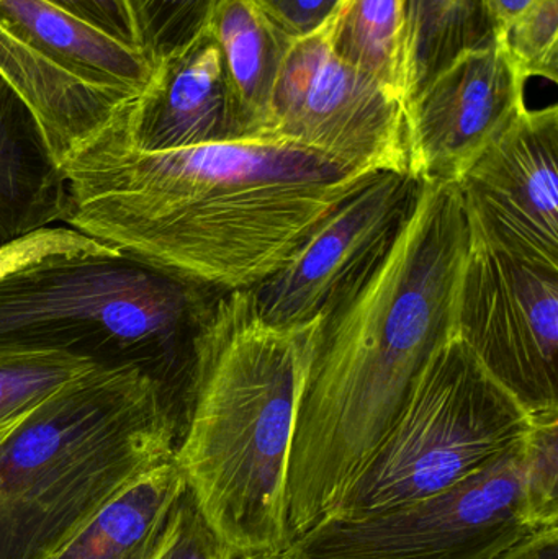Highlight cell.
Returning <instances> with one entry per match:
<instances>
[{"label":"cell","mask_w":558,"mask_h":559,"mask_svg":"<svg viewBox=\"0 0 558 559\" xmlns=\"http://www.w3.org/2000/svg\"><path fill=\"white\" fill-rule=\"evenodd\" d=\"M118 124L61 164L62 223L219 293L277 274L379 174L275 138L143 153L124 143Z\"/></svg>","instance_id":"cell-1"},{"label":"cell","mask_w":558,"mask_h":559,"mask_svg":"<svg viewBox=\"0 0 558 559\" xmlns=\"http://www.w3.org/2000/svg\"><path fill=\"white\" fill-rule=\"evenodd\" d=\"M471 251L458 186L419 182L382 264L321 319L287 468L292 540L340 508L436 348L454 332Z\"/></svg>","instance_id":"cell-2"},{"label":"cell","mask_w":558,"mask_h":559,"mask_svg":"<svg viewBox=\"0 0 558 559\" xmlns=\"http://www.w3.org/2000/svg\"><path fill=\"white\" fill-rule=\"evenodd\" d=\"M320 322L269 324L238 289L219 295L197 338L176 463L235 558L290 547L288 453Z\"/></svg>","instance_id":"cell-3"},{"label":"cell","mask_w":558,"mask_h":559,"mask_svg":"<svg viewBox=\"0 0 558 559\" xmlns=\"http://www.w3.org/2000/svg\"><path fill=\"white\" fill-rule=\"evenodd\" d=\"M182 411L140 368L94 367L0 442V559H51L131 483L176 459Z\"/></svg>","instance_id":"cell-4"},{"label":"cell","mask_w":558,"mask_h":559,"mask_svg":"<svg viewBox=\"0 0 558 559\" xmlns=\"http://www.w3.org/2000/svg\"><path fill=\"white\" fill-rule=\"evenodd\" d=\"M222 293L117 249L38 259L0 280V352H59L150 374L182 411Z\"/></svg>","instance_id":"cell-5"},{"label":"cell","mask_w":558,"mask_h":559,"mask_svg":"<svg viewBox=\"0 0 558 559\" xmlns=\"http://www.w3.org/2000/svg\"><path fill=\"white\" fill-rule=\"evenodd\" d=\"M534 426L536 417L452 332L327 521L369 518L448 491L524 445Z\"/></svg>","instance_id":"cell-6"},{"label":"cell","mask_w":558,"mask_h":559,"mask_svg":"<svg viewBox=\"0 0 558 559\" xmlns=\"http://www.w3.org/2000/svg\"><path fill=\"white\" fill-rule=\"evenodd\" d=\"M526 445L431 498L369 518L320 522L282 557L494 559L530 532L558 524V512L537 492Z\"/></svg>","instance_id":"cell-7"},{"label":"cell","mask_w":558,"mask_h":559,"mask_svg":"<svg viewBox=\"0 0 558 559\" xmlns=\"http://www.w3.org/2000/svg\"><path fill=\"white\" fill-rule=\"evenodd\" d=\"M269 136L363 173H408L405 104L337 58L323 28L295 39L272 95Z\"/></svg>","instance_id":"cell-8"},{"label":"cell","mask_w":558,"mask_h":559,"mask_svg":"<svg viewBox=\"0 0 558 559\" xmlns=\"http://www.w3.org/2000/svg\"><path fill=\"white\" fill-rule=\"evenodd\" d=\"M454 332L534 417L558 413V269L471 246Z\"/></svg>","instance_id":"cell-9"},{"label":"cell","mask_w":558,"mask_h":559,"mask_svg":"<svg viewBox=\"0 0 558 559\" xmlns=\"http://www.w3.org/2000/svg\"><path fill=\"white\" fill-rule=\"evenodd\" d=\"M419 180L379 173L347 197L284 269L249 288L269 324L301 325L327 318L382 264L408 222Z\"/></svg>","instance_id":"cell-10"},{"label":"cell","mask_w":558,"mask_h":559,"mask_svg":"<svg viewBox=\"0 0 558 559\" xmlns=\"http://www.w3.org/2000/svg\"><path fill=\"white\" fill-rule=\"evenodd\" d=\"M472 248L558 269V107L524 110L455 182Z\"/></svg>","instance_id":"cell-11"},{"label":"cell","mask_w":558,"mask_h":559,"mask_svg":"<svg viewBox=\"0 0 558 559\" xmlns=\"http://www.w3.org/2000/svg\"><path fill=\"white\" fill-rule=\"evenodd\" d=\"M524 87L498 41L459 56L406 104L409 176L458 182L526 110Z\"/></svg>","instance_id":"cell-12"},{"label":"cell","mask_w":558,"mask_h":559,"mask_svg":"<svg viewBox=\"0 0 558 559\" xmlns=\"http://www.w3.org/2000/svg\"><path fill=\"white\" fill-rule=\"evenodd\" d=\"M118 133L143 153L246 140L225 61L209 28L154 68Z\"/></svg>","instance_id":"cell-13"},{"label":"cell","mask_w":558,"mask_h":559,"mask_svg":"<svg viewBox=\"0 0 558 559\" xmlns=\"http://www.w3.org/2000/svg\"><path fill=\"white\" fill-rule=\"evenodd\" d=\"M0 79L25 105L59 166L120 123L140 95L81 81L2 26Z\"/></svg>","instance_id":"cell-14"},{"label":"cell","mask_w":558,"mask_h":559,"mask_svg":"<svg viewBox=\"0 0 558 559\" xmlns=\"http://www.w3.org/2000/svg\"><path fill=\"white\" fill-rule=\"evenodd\" d=\"M0 26L88 84L141 94L153 79V66L138 49L45 0H0Z\"/></svg>","instance_id":"cell-15"},{"label":"cell","mask_w":558,"mask_h":559,"mask_svg":"<svg viewBox=\"0 0 558 559\" xmlns=\"http://www.w3.org/2000/svg\"><path fill=\"white\" fill-rule=\"evenodd\" d=\"M66 190L35 120L0 79V248L62 222Z\"/></svg>","instance_id":"cell-16"},{"label":"cell","mask_w":558,"mask_h":559,"mask_svg":"<svg viewBox=\"0 0 558 559\" xmlns=\"http://www.w3.org/2000/svg\"><path fill=\"white\" fill-rule=\"evenodd\" d=\"M206 28L222 51L246 140L271 138L272 95L295 38L258 0H218Z\"/></svg>","instance_id":"cell-17"},{"label":"cell","mask_w":558,"mask_h":559,"mask_svg":"<svg viewBox=\"0 0 558 559\" xmlns=\"http://www.w3.org/2000/svg\"><path fill=\"white\" fill-rule=\"evenodd\" d=\"M187 483L176 459L131 483L51 559H153Z\"/></svg>","instance_id":"cell-18"},{"label":"cell","mask_w":558,"mask_h":559,"mask_svg":"<svg viewBox=\"0 0 558 559\" xmlns=\"http://www.w3.org/2000/svg\"><path fill=\"white\" fill-rule=\"evenodd\" d=\"M495 41L487 0H405V107L459 56Z\"/></svg>","instance_id":"cell-19"},{"label":"cell","mask_w":558,"mask_h":559,"mask_svg":"<svg viewBox=\"0 0 558 559\" xmlns=\"http://www.w3.org/2000/svg\"><path fill=\"white\" fill-rule=\"evenodd\" d=\"M321 28L337 58L403 102L405 0H340Z\"/></svg>","instance_id":"cell-20"},{"label":"cell","mask_w":558,"mask_h":559,"mask_svg":"<svg viewBox=\"0 0 558 559\" xmlns=\"http://www.w3.org/2000/svg\"><path fill=\"white\" fill-rule=\"evenodd\" d=\"M94 367L59 352H0V442L43 401Z\"/></svg>","instance_id":"cell-21"},{"label":"cell","mask_w":558,"mask_h":559,"mask_svg":"<svg viewBox=\"0 0 558 559\" xmlns=\"http://www.w3.org/2000/svg\"><path fill=\"white\" fill-rule=\"evenodd\" d=\"M138 51L153 68L195 41L218 0H124Z\"/></svg>","instance_id":"cell-22"},{"label":"cell","mask_w":558,"mask_h":559,"mask_svg":"<svg viewBox=\"0 0 558 559\" xmlns=\"http://www.w3.org/2000/svg\"><path fill=\"white\" fill-rule=\"evenodd\" d=\"M511 62L524 79L558 82V0H537L498 35Z\"/></svg>","instance_id":"cell-23"},{"label":"cell","mask_w":558,"mask_h":559,"mask_svg":"<svg viewBox=\"0 0 558 559\" xmlns=\"http://www.w3.org/2000/svg\"><path fill=\"white\" fill-rule=\"evenodd\" d=\"M233 558L235 555L206 524L187 488L177 502L166 537L153 559Z\"/></svg>","instance_id":"cell-24"},{"label":"cell","mask_w":558,"mask_h":559,"mask_svg":"<svg viewBox=\"0 0 558 559\" xmlns=\"http://www.w3.org/2000/svg\"><path fill=\"white\" fill-rule=\"evenodd\" d=\"M111 249L72 228H45L0 248V280L38 259L71 252H100Z\"/></svg>","instance_id":"cell-25"},{"label":"cell","mask_w":558,"mask_h":559,"mask_svg":"<svg viewBox=\"0 0 558 559\" xmlns=\"http://www.w3.org/2000/svg\"><path fill=\"white\" fill-rule=\"evenodd\" d=\"M45 2L84 20L88 25L120 41L121 45L138 49L133 22L124 0H45Z\"/></svg>","instance_id":"cell-26"},{"label":"cell","mask_w":558,"mask_h":559,"mask_svg":"<svg viewBox=\"0 0 558 559\" xmlns=\"http://www.w3.org/2000/svg\"><path fill=\"white\" fill-rule=\"evenodd\" d=\"M340 0H258L275 25L298 39L318 32Z\"/></svg>","instance_id":"cell-27"},{"label":"cell","mask_w":558,"mask_h":559,"mask_svg":"<svg viewBox=\"0 0 558 559\" xmlns=\"http://www.w3.org/2000/svg\"><path fill=\"white\" fill-rule=\"evenodd\" d=\"M494 559H558V524L530 532Z\"/></svg>","instance_id":"cell-28"},{"label":"cell","mask_w":558,"mask_h":559,"mask_svg":"<svg viewBox=\"0 0 558 559\" xmlns=\"http://www.w3.org/2000/svg\"><path fill=\"white\" fill-rule=\"evenodd\" d=\"M537 0H487L491 22L497 29V38L514 20L526 13Z\"/></svg>","instance_id":"cell-29"},{"label":"cell","mask_w":558,"mask_h":559,"mask_svg":"<svg viewBox=\"0 0 558 559\" xmlns=\"http://www.w3.org/2000/svg\"><path fill=\"white\" fill-rule=\"evenodd\" d=\"M233 559H278L277 557H254V558H233Z\"/></svg>","instance_id":"cell-30"},{"label":"cell","mask_w":558,"mask_h":559,"mask_svg":"<svg viewBox=\"0 0 558 559\" xmlns=\"http://www.w3.org/2000/svg\"><path fill=\"white\" fill-rule=\"evenodd\" d=\"M278 559H285L284 557H282V555H278Z\"/></svg>","instance_id":"cell-31"}]
</instances>
